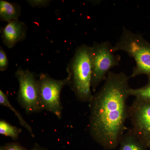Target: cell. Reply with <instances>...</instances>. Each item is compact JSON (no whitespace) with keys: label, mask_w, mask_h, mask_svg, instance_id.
<instances>
[{"label":"cell","mask_w":150,"mask_h":150,"mask_svg":"<svg viewBox=\"0 0 150 150\" xmlns=\"http://www.w3.org/2000/svg\"><path fill=\"white\" fill-rule=\"evenodd\" d=\"M8 67V61L5 51L2 47H0V71H4Z\"/></svg>","instance_id":"5bb4252c"},{"label":"cell","mask_w":150,"mask_h":150,"mask_svg":"<svg viewBox=\"0 0 150 150\" xmlns=\"http://www.w3.org/2000/svg\"><path fill=\"white\" fill-rule=\"evenodd\" d=\"M130 79L125 73L110 71L102 86L89 102L90 134L105 150L117 147L126 129Z\"/></svg>","instance_id":"6da1fadb"},{"label":"cell","mask_w":150,"mask_h":150,"mask_svg":"<svg viewBox=\"0 0 150 150\" xmlns=\"http://www.w3.org/2000/svg\"><path fill=\"white\" fill-rule=\"evenodd\" d=\"M38 81L42 109L52 112L61 119L63 110L61 92L65 86H68L69 78L54 79L48 74L41 73L38 75Z\"/></svg>","instance_id":"8992f818"},{"label":"cell","mask_w":150,"mask_h":150,"mask_svg":"<svg viewBox=\"0 0 150 150\" xmlns=\"http://www.w3.org/2000/svg\"><path fill=\"white\" fill-rule=\"evenodd\" d=\"M118 150H147V147L134 134L132 129L124 134L120 141Z\"/></svg>","instance_id":"30bf717a"},{"label":"cell","mask_w":150,"mask_h":150,"mask_svg":"<svg viewBox=\"0 0 150 150\" xmlns=\"http://www.w3.org/2000/svg\"><path fill=\"white\" fill-rule=\"evenodd\" d=\"M15 76L19 83L17 99L21 107L28 115L42 111L38 78L35 74L19 68Z\"/></svg>","instance_id":"5b68a950"},{"label":"cell","mask_w":150,"mask_h":150,"mask_svg":"<svg viewBox=\"0 0 150 150\" xmlns=\"http://www.w3.org/2000/svg\"><path fill=\"white\" fill-rule=\"evenodd\" d=\"M0 150H30L22 146L17 143H7L1 146Z\"/></svg>","instance_id":"9a60e30c"},{"label":"cell","mask_w":150,"mask_h":150,"mask_svg":"<svg viewBox=\"0 0 150 150\" xmlns=\"http://www.w3.org/2000/svg\"><path fill=\"white\" fill-rule=\"evenodd\" d=\"M147 147L148 149H150V141L149 142V143H148L147 145Z\"/></svg>","instance_id":"ac0fdd59"},{"label":"cell","mask_w":150,"mask_h":150,"mask_svg":"<svg viewBox=\"0 0 150 150\" xmlns=\"http://www.w3.org/2000/svg\"><path fill=\"white\" fill-rule=\"evenodd\" d=\"M91 47L82 44L76 49L67 68L68 86L81 102H89L93 95Z\"/></svg>","instance_id":"7a4b0ae2"},{"label":"cell","mask_w":150,"mask_h":150,"mask_svg":"<svg viewBox=\"0 0 150 150\" xmlns=\"http://www.w3.org/2000/svg\"><path fill=\"white\" fill-rule=\"evenodd\" d=\"M129 118L134 134L147 147L150 141V102L135 98L129 107Z\"/></svg>","instance_id":"52a82bcc"},{"label":"cell","mask_w":150,"mask_h":150,"mask_svg":"<svg viewBox=\"0 0 150 150\" xmlns=\"http://www.w3.org/2000/svg\"><path fill=\"white\" fill-rule=\"evenodd\" d=\"M21 13V8L17 3H11L4 0L0 1V20L10 22L18 20Z\"/></svg>","instance_id":"9c48e42d"},{"label":"cell","mask_w":150,"mask_h":150,"mask_svg":"<svg viewBox=\"0 0 150 150\" xmlns=\"http://www.w3.org/2000/svg\"><path fill=\"white\" fill-rule=\"evenodd\" d=\"M105 150L104 149V150Z\"/></svg>","instance_id":"d6986e66"},{"label":"cell","mask_w":150,"mask_h":150,"mask_svg":"<svg viewBox=\"0 0 150 150\" xmlns=\"http://www.w3.org/2000/svg\"><path fill=\"white\" fill-rule=\"evenodd\" d=\"M147 83L144 86L138 88L128 89L129 96L135 97V98L142 101L150 102V76H148Z\"/></svg>","instance_id":"7c38bea8"},{"label":"cell","mask_w":150,"mask_h":150,"mask_svg":"<svg viewBox=\"0 0 150 150\" xmlns=\"http://www.w3.org/2000/svg\"><path fill=\"white\" fill-rule=\"evenodd\" d=\"M22 129L16 126H12L4 120L0 121V134L9 137L14 140L18 139Z\"/></svg>","instance_id":"4fadbf2b"},{"label":"cell","mask_w":150,"mask_h":150,"mask_svg":"<svg viewBox=\"0 0 150 150\" xmlns=\"http://www.w3.org/2000/svg\"><path fill=\"white\" fill-rule=\"evenodd\" d=\"M91 47L92 91L95 92L104 81L110 70L119 65L121 56L115 54L113 46L108 41L94 42Z\"/></svg>","instance_id":"277c9868"},{"label":"cell","mask_w":150,"mask_h":150,"mask_svg":"<svg viewBox=\"0 0 150 150\" xmlns=\"http://www.w3.org/2000/svg\"><path fill=\"white\" fill-rule=\"evenodd\" d=\"M113 50L115 52L124 51L135 61L136 65L130 78L142 74L150 76V43L141 34L123 27L122 34L113 46Z\"/></svg>","instance_id":"3957f363"},{"label":"cell","mask_w":150,"mask_h":150,"mask_svg":"<svg viewBox=\"0 0 150 150\" xmlns=\"http://www.w3.org/2000/svg\"><path fill=\"white\" fill-rule=\"evenodd\" d=\"M30 150H48L46 148H43L41 146L38 144H35L33 146V147Z\"/></svg>","instance_id":"e0dca14e"},{"label":"cell","mask_w":150,"mask_h":150,"mask_svg":"<svg viewBox=\"0 0 150 150\" xmlns=\"http://www.w3.org/2000/svg\"><path fill=\"white\" fill-rule=\"evenodd\" d=\"M0 104L2 106L8 108L10 110L13 111L14 113L15 114L17 117L18 118L20 124L26 129L30 134L31 137H34V134L32 131V128L30 127L29 124H28L27 122L24 120V118L23 117L22 115L20 114L19 111H17L11 104L6 95L1 90H0Z\"/></svg>","instance_id":"8fae6325"},{"label":"cell","mask_w":150,"mask_h":150,"mask_svg":"<svg viewBox=\"0 0 150 150\" xmlns=\"http://www.w3.org/2000/svg\"><path fill=\"white\" fill-rule=\"evenodd\" d=\"M27 31V26L23 22L17 20L9 22L1 28L3 43L8 48H13L19 42L25 39Z\"/></svg>","instance_id":"ba28073f"},{"label":"cell","mask_w":150,"mask_h":150,"mask_svg":"<svg viewBox=\"0 0 150 150\" xmlns=\"http://www.w3.org/2000/svg\"><path fill=\"white\" fill-rule=\"evenodd\" d=\"M30 5L33 7H46L49 5V0H29L27 1Z\"/></svg>","instance_id":"2e32d148"}]
</instances>
